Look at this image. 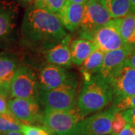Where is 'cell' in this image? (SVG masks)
<instances>
[{
    "instance_id": "9a60e30c",
    "label": "cell",
    "mask_w": 135,
    "mask_h": 135,
    "mask_svg": "<svg viewBox=\"0 0 135 135\" xmlns=\"http://www.w3.org/2000/svg\"><path fill=\"white\" fill-rule=\"evenodd\" d=\"M70 37L68 35L59 43L45 50L44 56L49 64L62 68H70L72 65Z\"/></svg>"
},
{
    "instance_id": "9c48e42d",
    "label": "cell",
    "mask_w": 135,
    "mask_h": 135,
    "mask_svg": "<svg viewBox=\"0 0 135 135\" xmlns=\"http://www.w3.org/2000/svg\"><path fill=\"white\" fill-rule=\"evenodd\" d=\"M19 6L15 2L0 1V48H6L15 41Z\"/></svg>"
},
{
    "instance_id": "4316f807",
    "label": "cell",
    "mask_w": 135,
    "mask_h": 135,
    "mask_svg": "<svg viewBox=\"0 0 135 135\" xmlns=\"http://www.w3.org/2000/svg\"><path fill=\"white\" fill-rule=\"evenodd\" d=\"M8 98L0 94V114L9 113L8 108Z\"/></svg>"
},
{
    "instance_id": "30bf717a",
    "label": "cell",
    "mask_w": 135,
    "mask_h": 135,
    "mask_svg": "<svg viewBox=\"0 0 135 135\" xmlns=\"http://www.w3.org/2000/svg\"><path fill=\"white\" fill-rule=\"evenodd\" d=\"M113 101L135 95V69L127 59L109 80Z\"/></svg>"
},
{
    "instance_id": "1f68e13d",
    "label": "cell",
    "mask_w": 135,
    "mask_h": 135,
    "mask_svg": "<svg viewBox=\"0 0 135 135\" xmlns=\"http://www.w3.org/2000/svg\"><path fill=\"white\" fill-rule=\"evenodd\" d=\"M68 1H71L73 2L78 3V4H81V5H85L89 0H68Z\"/></svg>"
},
{
    "instance_id": "4fadbf2b",
    "label": "cell",
    "mask_w": 135,
    "mask_h": 135,
    "mask_svg": "<svg viewBox=\"0 0 135 135\" xmlns=\"http://www.w3.org/2000/svg\"><path fill=\"white\" fill-rule=\"evenodd\" d=\"M132 50L126 47L105 53L101 69L97 74L109 82L117 70L126 62Z\"/></svg>"
},
{
    "instance_id": "8992f818",
    "label": "cell",
    "mask_w": 135,
    "mask_h": 135,
    "mask_svg": "<svg viewBox=\"0 0 135 135\" xmlns=\"http://www.w3.org/2000/svg\"><path fill=\"white\" fill-rule=\"evenodd\" d=\"M108 11L98 0H89L84 5V14L80 25V37L93 41L98 29L108 23L111 20Z\"/></svg>"
},
{
    "instance_id": "277c9868",
    "label": "cell",
    "mask_w": 135,
    "mask_h": 135,
    "mask_svg": "<svg viewBox=\"0 0 135 135\" xmlns=\"http://www.w3.org/2000/svg\"><path fill=\"white\" fill-rule=\"evenodd\" d=\"M82 119L77 108L70 111L44 110L42 127L50 135H69L74 126Z\"/></svg>"
},
{
    "instance_id": "5b68a950",
    "label": "cell",
    "mask_w": 135,
    "mask_h": 135,
    "mask_svg": "<svg viewBox=\"0 0 135 135\" xmlns=\"http://www.w3.org/2000/svg\"><path fill=\"white\" fill-rule=\"evenodd\" d=\"M116 112L113 107L80 120L69 135H107L111 134L112 122Z\"/></svg>"
},
{
    "instance_id": "d6986e66",
    "label": "cell",
    "mask_w": 135,
    "mask_h": 135,
    "mask_svg": "<svg viewBox=\"0 0 135 135\" xmlns=\"http://www.w3.org/2000/svg\"><path fill=\"white\" fill-rule=\"evenodd\" d=\"M113 19L123 18L133 14L131 0H100Z\"/></svg>"
},
{
    "instance_id": "ffe728a7",
    "label": "cell",
    "mask_w": 135,
    "mask_h": 135,
    "mask_svg": "<svg viewBox=\"0 0 135 135\" xmlns=\"http://www.w3.org/2000/svg\"><path fill=\"white\" fill-rule=\"evenodd\" d=\"M19 66L16 59L0 53V83L10 87Z\"/></svg>"
},
{
    "instance_id": "3957f363",
    "label": "cell",
    "mask_w": 135,
    "mask_h": 135,
    "mask_svg": "<svg viewBox=\"0 0 135 135\" xmlns=\"http://www.w3.org/2000/svg\"><path fill=\"white\" fill-rule=\"evenodd\" d=\"M40 91L38 74L26 65L19 66L10 83L11 98L38 101Z\"/></svg>"
},
{
    "instance_id": "e0dca14e",
    "label": "cell",
    "mask_w": 135,
    "mask_h": 135,
    "mask_svg": "<svg viewBox=\"0 0 135 135\" xmlns=\"http://www.w3.org/2000/svg\"><path fill=\"white\" fill-rule=\"evenodd\" d=\"M119 29L126 46L131 50H135V14L119 18Z\"/></svg>"
},
{
    "instance_id": "603a6c76",
    "label": "cell",
    "mask_w": 135,
    "mask_h": 135,
    "mask_svg": "<svg viewBox=\"0 0 135 135\" xmlns=\"http://www.w3.org/2000/svg\"><path fill=\"white\" fill-rule=\"evenodd\" d=\"M128 122L124 118V116H122V113L116 112L112 122L111 134L113 135L119 134L121 131L125 128Z\"/></svg>"
},
{
    "instance_id": "484cf974",
    "label": "cell",
    "mask_w": 135,
    "mask_h": 135,
    "mask_svg": "<svg viewBox=\"0 0 135 135\" xmlns=\"http://www.w3.org/2000/svg\"><path fill=\"white\" fill-rule=\"evenodd\" d=\"M127 122L135 128V108H131L121 112Z\"/></svg>"
},
{
    "instance_id": "836d02e7",
    "label": "cell",
    "mask_w": 135,
    "mask_h": 135,
    "mask_svg": "<svg viewBox=\"0 0 135 135\" xmlns=\"http://www.w3.org/2000/svg\"><path fill=\"white\" fill-rule=\"evenodd\" d=\"M131 5H132V10H133V14H135V0H131Z\"/></svg>"
},
{
    "instance_id": "e575fe53",
    "label": "cell",
    "mask_w": 135,
    "mask_h": 135,
    "mask_svg": "<svg viewBox=\"0 0 135 135\" xmlns=\"http://www.w3.org/2000/svg\"><path fill=\"white\" fill-rule=\"evenodd\" d=\"M98 1H100V0H98Z\"/></svg>"
},
{
    "instance_id": "52a82bcc",
    "label": "cell",
    "mask_w": 135,
    "mask_h": 135,
    "mask_svg": "<svg viewBox=\"0 0 135 135\" xmlns=\"http://www.w3.org/2000/svg\"><path fill=\"white\" fill-rule=\"evenodd\" d=\"M76 88L62 87L40 91L38 102L44 110L70 111L77 109Z\"/></svg>"
},
{
    "instance_id": "f546056e",
    "label": "cell",
    "mask_w": 135,
    "mask_h": 135,
    "mask_svg": "<svg viewBox=\"0 0 135 135\" xmlns=\"http://www.w3.org/2000/svg\"><path fill=\"white\" fill-rule=\"evenodd\" d=\"M128 59L129 62L131 63V65H132V67L135 69V50L131 53Z\"/></svg>"
},
{
    "instance_id": "cb8c5ba5",
    "label": "cell",
    "mask_w": 135,
    "mask_h": 135,
    "mask_svg": "<svg viewBox=\"0 0 135 135\" xmlns=\"http://www.w3.org/2000/svg\"><path fill=\"white\" fill-rule=\"evenodd\" d=\"M113 107L118 112H122L126 110L135 108V95L127 97L121 100L113 101Z\"/></svg>"
},
{
    "instance_id": "6da1fadb",
    "label": "cell",
    "mask_w": 135,
    "mask_h": 135,
    "mask_svg": "<svg viewBox=\"0 0 135 135\" xmlns=\"http://www.w3.org/2000/svg\"><path fill=\"white\" fill-rule=\"evenodd\" d=\"M26 43L45 50L68 36L58 16L32 5L26 11L21 25Z\"/></svg>"
},
{
    "instance_id": "d4e9b609",
    "label": "cell",
    "mask_w": 135,
    "mask_h": 135,
    "mask_svg": "<svg viewBox=\"0 0 135 135\" xmlns=\"http://www.w3.org/2000/svg\"><path fill=\"white\" fill-rule=\"evenodd\" d=\"M23 135H50L44 127L23 124L21 126Z\"/></svg>"
},
{
    "instance_id": "7c38bea8",
    "label": "cell",
    "mask_w": 135,
    "mask_h": 135,
    "mask_svg": "<svg viewBox=\"0 0 135 135\" xmlns=\"http://www.w3.org/2000/svg\"><path fill=\"white\" fill-rule=\"evenodd\" d=\"M93 41L98 49L104 53L122 48H128L124 43L119 29V18L112 19L98 29L93 36Z\"/></svg>"
},
{
    "instance_id": "44dd1931",
    "label": "cell",
    "mask_w": 135,
    "mask_h": 135,
    "mask_svg": "<svg viewBox=\"0 0 135 135\" xmlns=\"http://www.w3.org/2000/svg\"><path fill=\"white\" fill-rule=\"evenodd\" d=\"M22 123L11 113L0 114V134L12 131H21Z\"/></svg>"
},
{
    "instance_id": "2e32d148",
    "label": "cell",
    "mask_w": 135,
    "mask_h": 135,
    "mask_svg": "<svg viewBox=\"0 0 135 135\" xmlns=\"http://www.w3.org/2000/svg\"><path fill=\"white\" fill-rule=\"evenodd\" d=\"M70 48L73 64L81 65L88 56L98 47L92 40L80 37L73 40L70 45Z\"/></svg>"
},
{
    "instance_id": "8fae6325",
    "label": "cell",
    "mask_w": 135,
    "mask_h": 135,
    "mask_svg": "<svg viewBox=\"0 0 135 135\" xmlns=\"http://www.w3.org/2000/svg\"><path fill=\"white\" fill-rule=\"evenodd\" d=\"M9 112L22 124H42L43 113L38 101L12 98L8 101Z\"/></svg>"
},
{
    "instance_id": "7402d4cb",
    "label": "cell",
    "mask_w": 135,
    "mask_h": 135,
    "mask_svg": "<svg viewBox=\"0 0 135 135\" xmlns=\"http://www.w3.org/2000/svg\"><path fill=\"white\" fill-rule=\"evenodd\" d=\"M67 0H34V5L40 9L57 15Z\"/></svg>"
},
{
    "instance_id": "5bb4252c",
    "label": "cell",
    "mask_w": 135,
    "mask_h": 135,
    "mask_svg": "<svg viewBox=\"0 0 135 135\" xmlns=\"http://www.w3.org/2000/svg\"><path fill=\"white\" fill-rule=\"evenodd\" d=\"M83 14L84 5L67 0L62 9L56 15L65 29L73 32L80 28Z\"/></svg>"
},
{
    "instance_id": "d6a6232c",
    "label": "cell",
    "mask_w": 135,
    "mask_h": 135,
    "mask_svg": "<svg viewBox=\"0 0 135 135\" xmlns=\"http://www.w3.org/2000/svg\"><path fill=\"white\" fill-rule=\"evenodd\" d=\"M17 1L20 2V3H23V4H28V3L32 2L34 0H17Z\"/></svg>"
},
{
    "instance_id": "ac0fdd59",
    "label": "cell",
    "mask_w": 135,
    "mask_h": 135,
    "mask_svg": "<svg viewBox=\"0 0 135 135\" xmlns=\"http://www.w3.org/2000/svg\"><path fill=\"white\" fill-rule=\"evenodd\" d=\"M104 53L101 50L96 49L83 62L80 67V72L83 75L84 81L89 80L92 76L99 72L103 63Z\"/></svg>"
},
{
    "instance_id": "ba28073f",
    "label": "cell",
    "mask_w": 135,
    "mask_h": 135,
    "mask_svg": "<svg viewBox=\"0 0 135 135\" xmlns=\"http://www.w3.org/2000/svg\"><path fill=\"white\" fill-rule=\"evenodd\" d=\"M38 77L41 90H50L62 87L77 89V75L68 71L65 68L51 64L45 65L40 69Z\"/></svg>"
},
{
    "instance_id": "4dcf8cb0",
    "label": "cell",
    "mask_w": 135,
    "mask_h": 135,
    "mask_svg": "<svg viewBox=\"0 0 135 135\" xmlns=\"http://www.w3.org/2000/svg\"><path fill=\"white\" fill-rule=\"evenodd\" d=\"M0 135H23L21 131H12L5 134H0Z\"/></svg>"
},
{
    "instance_id": "f1b7e54d",
    "label": "cell",
    "mask_w": 135,
    "mask_h": 135,
    "mask_svg": "<svg viewBox=\"0 0 135 135\" xmlns=\"http://www.w3.org/2000/svg\"><path fill=\"white\" fill-rule=\"evenodd\" d=\"M0 94L4 95V96L11 97V93H10V87L5 86L4 84L0 83Z\"/></svg>"
},
{
    "instance_id": "83f0119b",
    "label": "cell",
    "mask_w": 135,
    "mask_h": 135,
    "mask_svg": "<svg viewBox=\"0 0 135 135\" xmlns=\"http://www.w3.org/2000/svg\"><path fill=\"white\" fill-rule=\"evenodd\" d=\"M118 135H135V128L128 123L125 128Z\"/></svg>"
},
{
    "instance_id": "7a4b0ae2",
    "label": "cell",
    "mask_w": 135,
    "mask_h": 135,
    "mask_svg": "<svg viewBox=\"0 0 135 135\" xmlns=\"http://www.w3.org/2000/svg\"><path fill=\"white\" fill-rule=\"evenodd\" d=\"M113 101L109 82L98 74L83 83L77 98V108L83 119L92 113L102 111Z\"/></svg>"
}]
</instances>
